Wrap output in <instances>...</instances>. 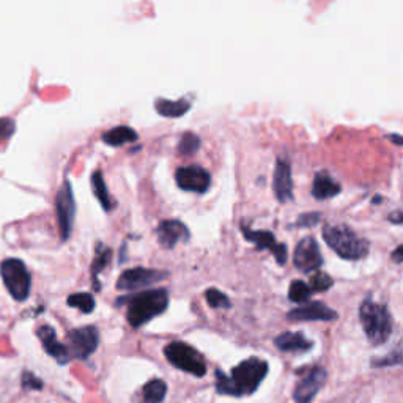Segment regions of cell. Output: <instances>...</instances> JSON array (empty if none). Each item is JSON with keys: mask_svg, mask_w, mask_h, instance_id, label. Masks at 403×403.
Masks as SVG:
<instances>
[{"mask_svg": "<svg viewBox=\"0 0 403 403\" xmlns=\"http://www.w3.org/2000/svg\"><path fill=\"white\" fill-rule=\"evenodd\" d=\"M0 276L10 295L16 301H25L30 295L32 277L27 266L19 258H6L0 265Z\"/></svg>", "mask_w": 403, "mask_h": 403, "instance_id": "5b68a950", "label": "cell"}, {"mask_svg": "<svg viewBox=\"0 0 403 403\" xmlns=\"http://www.w3.org/2000/svg\"><path fill=\"white\" fill-rule=\"evenodd\" d=\"M359 320L371 344L381 345L391 336L392 318L385 304L375 303L373 299H366L361 304Z\"/></svg>", "mask_w": 403, "mask_h": 403, "instance_id": "277c9868", "label": "cell"}, {"mask_svg": "<svg viewBox=\"0 0 403 403\" xmlns=\"http://www.w3.org/2000/svg\"><path fill=\"white\" fill-rule=\"evenodd\" d=\"M372 364H373V367H389V366L403 364V351L394 350V351H391V354H389L387 358L373 359Z\"/></svg>", "mask_w": 403, "mask_h": 403, "instance_id": "f546056e", "label": "cell"}, {"mask_svg": "<svg viewBox=\"0 0 403 403\" xmlns=\"http://www.w3.org/2000/svg\"><path fill=\"white\" fill-rule=\"evenodd\" d=\"M323 238L326 244L345 260H359L368 254V241L347 225H325Z\"/></svg>", "mask_w": 403, "mask_h": 403, "instance_id": "3957f363", "label": "cell"}, {"mask_svg": "<svg viewBox=\"0 0 403 403\" xmlns=\"http://www.w3.org/2000/svg\"><path fill=\"white\" fill-rule=\"evenodd\" d=\"M200 148V138L194 133H184L179 142V152L183 156H193Z\"/></svg>", "mask_w": 403, "mask_h": 403, "instance_id": "4316f807", "label": "cell"}, {"mask_svg": "<svg viewBox=\"0 0 403 403\" xmlns=\"http://www.w3.org/2000/svg\"><path fill=\"white\" fill-rule=\"evenodd\" d=\"M100 345V332L95 326H82L68 332V350L78 359L92 356Z\"/></svg>", "mask_w": 403, "mask_h": 403, "instance_id": "ba28073f", "label": "cell"}, {"mask_svg": "<svg viewBox=\"0 0 403 403\" xmlns=\"http://www.w3.org/2000/svg\"><path fill=\"white\" fill-rule=\"evenodd\" d=\"M241 231L246 240L254 243L257 249H260V251L270 249L272 252V255L276 257V262L279 265H284L287 262V246L279 244L271 231L252 230L249 227H246V225H241Z\"/></svg>", "mask_w": 403, "mask_h": 403, "instance_id": "7c38bea8", "label": "cell"}, {"mask_svg": "<svg viewBox=\"0 0 403 403\" xmlns=\"http://www.w3.org/2000/svg\"><path fill=\"white\" fill-rule=\"evenodd\" d=\"M389 221L392 224H403V211H397V213L389 215Z\"/></svg>", "mask_w": 403, "mask_h": 403, "instance_id": "e575fe53", "label": "cell"}, {"mask_svg": "<svg viewBox=\"0 0 403 403\" xmlns=\"http://www.w3.org/2000/svg\"><path fill=\"white\" fill-rule=\"evenodd\" d=\"M164 354L170 364L194 377H203L207 373V366L200 356V353L188 344L183 342H170L164 348Z\"/></svg>", "mask_w": 403, "mask_h": 403, "instance_id": "8992f818", "label": "cell"}, {"mask_svg": "<svg viewBox=\"0 0 403 403\" xmlns=\"http://www.w3.org/2000/svg\"><path fill=\"white\" fill-rule=\"evenodd\" d=\"M155 107H156V111H158V114L162 115V117L179 119V117H183V115L189 111L191 104L186 100L170 101V100L160 98V100H156Z\"/></svg>", "mask_w": 403, "mask_h": 403, "instance_id": "ffe728a7", "label": "cell"}, {"mask_svg": "<svg viewBox=\"0 0 403 403\" xmlns=\"http://www.w3.org/2000/svg\"><path fill=\"white\" fill-rule=\"evenodd\" d=\"M16 123L11 119H0V142H5L15 134Z\"/></svg>", "mask_w": 403, "mask_h": 403, "instance_id": "4dcf8cb0", "label": "cell"}, {"mask_svg": "<svg viewBox=\"0 0 403 403\" xmlns=\"http://www.w3.org/2000/svg\"><path fill=\"white\" fill-rule=\"evenodd\" d=\"M128 303L126 318L133 327H140L150 320L161 315L169 306V293L166 289H155L136 293L133 296L120 298L117 304Z\"/></svg>", "mask_w": 403, "mask_h": 403, "instance_id": "7a4b0ae2", "label": "cell"}, {"mask_svg": "<svg viewBox=\"0 0 403 403\" xmlns=\"http://www.w3.org/2000/svg\"><path fill=\"white\" fill-rule=\"evenodd\" d=\"M167 394V385L162 380L155 378L143 386L142 403H162Z\"/></svg>", "mask_w": 403, "mask_h": 403, "instance_id": "7402d4cb", "label": "cell"}, {"mask_svg": "<svg viewBox=\"0 0 403 403\" xmlns=\"http://www.w3.org/2000/svg\"><path fill=\"white\" fill-rule=\"evenodd\" d=\"M311 290L312 291H326L332 287V279L326 275V272L318 271L311 277Z\"/></svg>", "mask_w": 403, "mask_h": 403, "instance_id": "f1b7e54d", "label": "cell"}, {"mask_svg": "<svg viewBox=\"0 0 403 403\" xmlns=\"http://www.w3.org/2000/svg\"><path fill=\"white\" fill-rule=\"evenodd\" d=\"M392 260L395 263H403V246H399V248L392 252Z\"/></svg>", "mask_w": 403, "mask_h": 403, "instance_id": "836d02e7", "label": "cell"}, {"mask_svg": "<svg viewBox=\"0 0 403 403\" xmlns=\"http://www.w3.org/2000/svg\"><path fill=\"white\" fill-rule=\"evenodd\" d=\"M156 235H158V241L162 248L172 249L175 248L176 243L188 241L189 230L183 222L170 219V221H162L160 224L158 230H156Z\"/></svg>", "mask_w": 403, "mask_h": 403, "instance_id": "2e32d148", "label": "cell"}, {"mask_svg": "<svg viewBox=\"0 0 403 403\" xmlns=\"http://www.w3.org/2000/svg\"><path fill=\"white\" fill-rule=\"evenodd\" d=\"M68 306L76 307L82 313H92L95 311V298L90 293H74L68 298Z\"/></svg>", "mask_w": 403, "mask_h": 403, "instance_id": "d4e9b609", "label": "cell"}, {"mask_svg": "<svg viewBox=\"0 0 403 403\" xmlns=\"http://www.w3.org/2000/svg\"><path fill=\"white\" fill-rule=\"evenodd\" d=\"M326 381V371L322 367H313L309 373L299 381L293 392V399L296 403H311L318 394Z\"/></svg>", "mask_w": 403, "mask_h": 403, "instance_id": "4fadbf2b", "label": "cell"}, {"mask_svg": "<svg viewBox=\"0 0 403 403\" xmlns=\"http://www.w3.org/2000/svg\"><path fill=\"white\" fill-rule=\"evenodd\" d=\"M268 373V363L258 358H249L231 368L230 377L216 371V391L227 395H249L257 391Z\"/></svg>", "mask_w": 403, "mask_h": 403, "instance_id": "6da1fadb", "label": "cell"}, {"mask_svg": "<svg viewBox=\"0 0 403 403\" xmlns=\"http://www.w3.org/2000/svg\"><path fill=\"white\" fill-rule=\"evenodd\" d=\"M136 140H138V133L129 126L112 128L102 136V142L107 143L109 147H121L125 143H131Z\"/></svg>", "mask_w": 403, "mask_h": 403, "instance_id": "44dd1931", "label": "cell"}, {"mask_svg": "<svg viewBox=\"0 0 403 403\" xmlns=\"http://www.w3.org/2000/svg\"><path fill=\"white\" fill-rule=\"evenodd\" d=\"M167 277L166 271L148 270V268H131L121 272L119 277L117 289L123 291H136L140 289H147L158 284Z\"/></svg>", "mask_w": 403, "mask_h": 403, "instance_id": "9c48e42d", "label": "cell"}, {"mask_svg": "<svg viewBox=\"0 0 403 403\" xmlns=\"http://www.w3.org/2000/svg\"><path fill=\"white\" fill-rule=\"evenodd\" d=\"M37 334H38V337L41 339V342H43L46 353L56 359L59 364H66L68 361H70V358H71L70 350H68L64 344L59 342L56 330H54L52 326L43 325L41 327H38Z\"/></svg>", "mask_w": 403, "mask_h": 403, "instance_id": "e0dca14e", "label": "cell"}, {"mask_svg": "<svg viewBox=\"0 0 403 403\" xmlns=\"http://www.w3.org/2000/svg\"><path fill=\"white\" fill-rule=\"evenodd\" d=\"M275 344L281 351H293V353L307 351L312 348L311 340H307L301 332H284L281 336L276 337Z\"/></svg>", "mask_w": 403, "mask_h": 403, "instance_id": "ac0fdd59", "label": "cell"}, {"mask_svg": "<svg viewBox=\"0 0 403 403\" xmlns=\"http://www.w3.org/2000/svg\"><path fill=\"white\" fill-rule=\"evenodd\" d=\"M272 189H275L276 199L285 203L293 199V179H291V167L290 162L285 158H279L276 164L275 176H272Z\"/></svg>", "mask_w": 403, "mask_h": 403, "instance_id": "9a60e30c", "label": "cell"}, {"mask_svg": "<svg viewBox=\"0 0 403 403\" xmlns=\"http://www.w3.org/2000/svg\"><path fill=\"white\" fill-rule=\"evenodd\" d=\"M293 263L301 272H312L322 266V252H320L318 243L312 236H306L296 244Z\"/></svg>", "mask_w": 403, "mask_h": 403, "instance_id": "30bf717a", "label": "cell"}, {"mask_svg": "<svg viewBox=\"0 0 403 403\" xmlns=\"http://www.w3.org/2000/svg\"><path fill=\"white\" fill-rule=\"evenodd\" d=\"M205 299H207L208 306L213 307V309H229L230 307L229 298L216 289H208L205 291Z\"/></svg>", "mask_w": 403, "mask_h": 403, "instance_id": "83f0119b", "label": "cell"}, {"mask_svg": "<svg viewBox=\"0 0 403 403\" xmlns=\"http://www.w3.org/2000/svg\"><path fill=\"white\" fill-rule=\"evenodd\" d=\"M23 387L32 389V391H40V389L43 387V381H41L37 375H33L32 372H24L23 373Z\"/></svg>", "mask_w": 403, "mask_h": 403, "instance_id": "1f68e13d", "label": "cell"}, {"mask_svg": "<svg viewBox=\"0 0 403 403\" xmlns=\"http://www.w3.org/2000/svg\"><path fill=\"white\" fill-rule=\"evenodd\" d=\"M320 217H322L320 216V213H306V215L299 216V219L296 221V225L298 227H312V225L318 224Z\"/></svg>", "mask_w": 403, "mask_h": 403, "instance_id": "d6a6232c", "label": "cell"}, {"mask_svg": "<svg viewBox=\"0 0 403 403\" xmlns=\"http://www.w3.org/2000/svg\"><path fill=\"white\" fill-rule=\"evenodd\" d=\"M56 213L60 229L61 241H66L71 236L74 216H76V200H74L70 181L61 184L56 199Z\"/></svg>", "mask_w": 403, "mask_h": 403, "instance_id": "52a82bcc", "label": "cell"}, {"mask_svg": "<svg viewBox=\"0 0 403 403\" xmlns=\"http://www.w3.org/2000/svg\"><path fill=\"white\" fill-rule=\"evenodd\" d=\"M389 139H391L395 145H400V147H403V138L402 136H395V134H392V136H389Z\"/></svg>", "mask_w": 403, "mask_h": 403, "instance_id": "d590c367", "label": "cell"}, {"mask_svg": "<svg viewBox=\"0 0 403 403\" xmlns=\"http://www.w3.org/2000/svg\"><path fill=\"white\" fill-rule=\"evenodd\" d=\"M111 257H112V251L104 248L102 244H98V249H97V255L93 258V263H92V279H93V289L100 291L101 290V285L98 282V275L100 272L106 268L111 262Z\"/></svg>", "mask_w": 403, "mask_h": 403, "instance_id": "cb8c5ba5", "label": "cell"}, {"mask_svg": "<svg viewBox=\"0 0 403 403\" xmlns=\"http://www.w3.org/2000/svg\"><path fill=\"white\" fill-rule=\"evenodd\" d=\"M287 318L291 320V322H320V320L322 322H331V320L337 318V312L323 303L312 301L290 311Z\"/></svg>", "mask_w": 403, "mask_h": 403, "instance_id": "5bb4252c", "label": "cell"}, {"mask_svg": "<svg viewBox=\"0 0 403 403\" xmlns=\"http://www.w3.org/2000/svg\"><path fill=\"white\" fill-rule=\"evenodd\" d=\"M340 184L332 180L327 174H318L313 180L312 184V196L315 197L317 200H325V199H331V197L337 196L340 193Z\"/></svg>", "mask_w": 403, "mask_h": 403, "instance_id": "d6986e66", "label": "cell"}, {"mask_svg": "<svg viewBox=\"0 0 403 403\" xmlns=\"http://www.w3.org/2000/svg\"><path fill=\"white\" fill-rule=\"evenodd\" d=\"M312 295L309 284L303 281H293L289 290V298L293 303H307Z\"/></svg>", "mask_w": 403, "mask_h": 403, "instance_id": "484cf974", "label": "cell"}, {"mask_svg": "<svg viewBox=\"0 0 403 403\" xmlns=\"http://www.w3.org/2000/svg\"><path fill=\"white\" fill-rule=\"evenodd\" d=\"M92 189L95 197H97L98 202L101 203V207L106 211H111L114 208V202L111 196H109L104 176H102V172H100V170L92 175Z\"/></svg>", "mask_w": 403, "mask_h": 403, "instance_id": "603a6c76", "label": "cell"}, {"mask_svg": "<svg viewBox=\"0 0 403 403\" xmlns=\"http://www.w3.org/2000/svg\"><path fill=\"white\" fill-rule=\"evenodd\" d=\"M175 181L179 188L189 193L203 194L207 193L211 183V176L208 170H205L200 166H186L180 167L175 174Z\"/></svg>", "mask_w": 403, "mask_h": 403, "instance_id": "8fae6325", "label": "cell"}]
</instances>
